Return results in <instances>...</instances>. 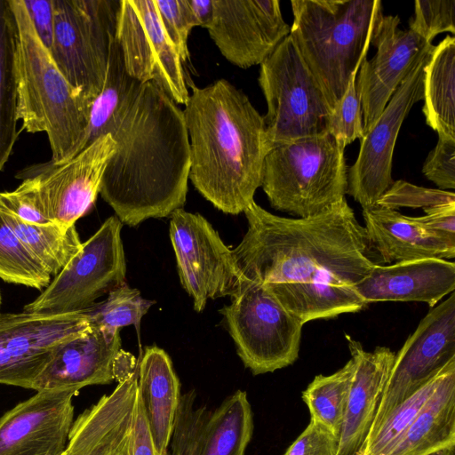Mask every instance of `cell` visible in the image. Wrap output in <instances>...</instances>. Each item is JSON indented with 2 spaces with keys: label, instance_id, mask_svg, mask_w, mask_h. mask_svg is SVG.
<instances>
[{
  "label": "cell",
  "instance_id": "1",
  "mask_svg": "<svg viewBox=\"0 0 455 455\" xmlns=\"http://www.w3.org/2000/svg\"><path fill=\"white\" fill-rule=\"evenodd\" d=\"M232 251L240 273L266 286L303 324L366 307L355 290L375 265L364 228L346 198L308 218L275 215L255 202Z\"/></svg>",
  "mask_w": 455,
  "mask_h": 455
},
{
  "label": "cell",
  "instance_id": "2",
  "mask_svg": "<svg viewBox=\"0 0 455 455\" xmlns=\"http://www.w3.org/2000/svg\"><path fill=\"white\" fill-rule=\"evenodd\" d=\"M109 134L116 149L100 194L120 221L133 227L182 208L190 168L183 110L155 84H141Z\"/></svg>",
  "mask_w": 455,
  "mask_h": 455
},
{
  "label": "cell",
  "instance_id": "3",
  "mask_svg": "<svg viewBox=\"0 0 455 455\" xmlns=\"http://www.w3.org/2000/svg\"><path fill=\"white\" fill-rule=\"evenodd\" d=\"M184 119L188 179L217 209L238 214L254 202L268 152L264 116L240 89L221 78L205 87L188 84Z\"/></svg>",
  "mask_w": 455,
  "mask_h": 455
},
{
  "label": "cell",
  "instance_id": "4",
  "mask_svg": "<svg viewBox=\"0 0 455 455\" xmlns=\"http://www.w3.org/2000/svg\"><path fill=\"white\" fill-rule=\"evenodd\" d=\"M16 28L17 116L22 129L45 132L52 163L66 162L87 145L92 102L58 68L22 0H8Z\"/></svg>",
  "mask_w": 455,
  "mask_h": 455
},
{
  "label": "cell",
  "instance_id": "5",
  "mask_svg": "<svg viewBox=\"0 0 455 455\" xmlns=\"http://www.w3.org/2000/svg\"><path fill=\"white\" fill-rule=\"evenodd\" d=\"M290 36L331 108L369 51L379 0H291Z\"/></svg>",
  "mask_w": 455,
  "mask_h": 455
},
{
  "label": "cell",
  "instance_id": "6",
  "mask_svg": "<svg viewBox=\"0 0 455 455\" xmlns=\"http://www.w3.org/2000/svg\"><path fill=\"white\" fill-rule=\"evenodd\" d=\"M345 148L328 132L271 148L260 186L271 206L308 218L342 201L347 188Z\"/></svg>",
  "mask_w": 455,
  "mask_h": 455
},
{
  "label": "cell",
  "instance_id": "7",
  "mask_svg": "<svg viewBox=\"0 0 455 455\" xmlns=\"http://www.w3.org/2000/svg\"><path fill=\"white\" fill-rule=\"evenodd\" d=\"M258 81L267 106L268 149L327 132L332 109L290 35L260 64Z\"/></svg>",
  "mask_w": 455,
  "mask_h": 455
},
{
  "label": "cell",
  "instance_id": "8",
  "mask_svg": "<svg viewBox=\"0 0 455 455\" xmlns=\"http://www.w3.org/2000/svg\"><path fill=\"white\" fill-rule=\"evenodd\" d=\"M52 4L49 52L72 87L93 103L105 80L119 1L52 0Z\"/></svg>",
  "mask_w": 455,
  "mask_h": 455
},
{
  "label": "cell",
  "instance_id": "9",
  "mask_svg": "<svg viewBox=\"0 0 455 455\" xmlns=\"http://www.w3.org/2000/svg\"><path fill=\"white\" fill-rule=\"evenodd\" d=\"M231 299L220 313L246 368L259 375L298 359L303 323L266 286L245 278Z\"/></svg>",
  "mask_w": 455,
  "mask_h": 455
},
{
  "label": "cell",
  "instance_id": "10",
  "mask_svg": "<svg viewBox=\"0 0 455 455\" xmlns=\"http://www.w3.org/2000/svg\"><path fill=\"white\" fill-rule=\"evenodd\" d=\"M122 226L116 216L107 219L23 311L50 315L83 312L124 284L126 263Z\"/></svg>",
  "mask_w": 455,
  "mask_h": 455
},
{
  "label": "cell",
  "instance_id": "11",
  "mask_svg": "<svg viewBox=\"0 0 455 455\" xmlns=\"http://www.w3.org/2000/svg\"><path fill=\"white\" fill-rule=\"evenodd\" d=\"M115 38L130 76L140 84H155L176 104H187L182 61L163 28L155 0L119 1Z\"/></svg>",
  "mask_w": 455,
  "mask_h": 455
},
{
  "label": "cell",
  "instance_id": "12",
  "mask_svg": "<svg viewBox=\"0 0 455 455\" xmlns=\"http://www.w3.org/2000/svg\"><path fill=\"white\" fill-rule=\"evenodd\" d=\"M170 237L180 283L201 312L209 299L230 296L240 290L245 277L238 270L232 251L199 213L182 208L171 214Z\"/></svg>",
  "mask_w": 455,
  "mask_h": 455
},
{
  "label": "cell",
  "instance_id": "13",
  "mask_svg": "<svg viewBox=\"0 0 455 455\" xmlns=\"http://www.w3.org/2000/svg\"><path fill=\"white\" fill-rule=\"evenodd\" d=\"M90 327L83 312L50 315L0 311V384L33 390L57 351Z\"/></svg>",
  "mask_w": 455,
  "mask_h": 455
},
{
  "label": "cell",
  "instance_id": "14",
  "mask_svg": "<svg viewBox=\"0 0 455 455\" xmlns=\"http://www.w3.org/2000/svg\"><path fill=\"white\" fill-rule=\"evenodd\" d=\"M454 359L455 294L452 292L448 299L431 307L395 355L367 437L375 432L391 411Z\"/></svg>",
  "mask_w": 455,
  "mask_h": 455
},
{
  "label": "cell",
  "instance_id": "15",
  "mask_svg": "<svg viewBox=\"0 0 455 455\" xmlns=\"http://www.w3.org/2000/svg\"><path fill=\"white\" fill-rule=\"evenodd\" d=\"M115 149L113 138L106 134L66 162L34 164L20 170L16 178L31 179L49 220L68 229L93 206Z\"/></svg>",
  "mask_w": 455,
  "mask_h": 455
},
{
  "label": "cell",
  "instance_id": "16",
  "mask_svg": "<svg viewBox=\"0 0 455 455\" xmlns=\"http://www.w3.org/2000/svg\"><path fill=\"white\" fill-rule=\"evenodd\" d=\"M431 52L419 60L373 127L360 139L358 156L347 171V194L363 209L375 205L394 182L392 160L395 141L409 111L423 99L424 67Z\"/></svg>",
  "mask_w": 455,
  "mask_h": 455
},
{
  "label": "cell",
  "instance_id": "17",
  "mask_svg": "<svg viewBox=\"0 0 455 455\" xmlns=\"http://www.w3.org/2000/svg\"><path fill=\"white\" fill-rule=\"evenodd\" d=\"M196 398L194 390L181 395L168 455H245L253 433L246 392L236 390L214 410Z\"/></svg>",
  "mask_w": 455,
  "mask_h": 455
},
{
  "label": "cell",
  "instance_id": "18",
  "mask_svg": "<svg viewBox=\"0 0 455 455\" xmlns=\"http://www.w3.org/2000/svg\"><path fill=\"white\" fill-rule=\"evenodd\" d=\"M399 25L397 15L382 14L371 41L376 53L370 60H363L356 76L363 135L373 127L419 60L435 46L411 29H401Z\"/></svg>",
  "mask_w": 455,
  "mask_h": 455
},
{
  "label": "cell",
  "instance_id": "19",
  "mask_svg": "<svg viewBox=\"0 0 455 455\" xmlns=\"http://www.w3.org/2000/svg\"><path fill=\"white\" fill-rule=\"evenodd\" d=\"M222 56L235 66L260 65L290 35L279 0H212L206 28Z\"/></svg>",
  "mask_w": 455,
  "mask_h": 455
},
{
  "label": "cell",
  "instance_id": "20",
  "mask_svg": "<svg viewBox=\"0 0 455 455\" xmlns=\"http://www.w3.org/2000/svg\"><path fill=\"white\" fill-rule=\"evenodd\" d=\"M73 390H41L0 417V455H45L67 444L74 421Z\"/></svg>",
  "mask_w": 455,
  "mask_h": 455
},
{
  "label": "cell",
  "instance_id": "21",
  "mask_svg": "<svg viewBox=\"0 0 455 455\" xmlns=\"http://www.w3.org/2000/svg\"><path fill=\"white\" fill-rule=\"evenodd\" d=\"M138 370L74 419L61 455H132Z\"/></svg>",
  "mask_w": 455,
  "mask_h": 455
},
{
  "label": "cell",
  "instance_id": "22",
  "mask_svg": "<svg viewBox=\"0 0 455 455\" xmlns=\"http://www.w3.org/2000/svg\"><path fill=\"white\" fill-rule=\"evenodd\" d=\"M365 304L381 301L425 302L430 307L455 290V263L437 258L375 264L355 285Z\"/></svg>",
  "mask_w": 455,
  "mask_h": 455
},
{
  "label": "cell",
  "instance_id": "23",
  "mask_svg": "<svg viewBox=\"0 0 455 455\" xmlns=\"http://www.w3.org/2000/svg\"><path fill=\"white\" fill-rule=\"evenodd\" d=\"M121 350L119 331L90 327L65 343L34 384L33 390L77 391L115 381V361Z\"/></svg>",
  "mask_w": 455,
  "mask_h": 455
},
{
  "label": "cell",
  "instance_id": "24",
  "mask_svg": "<svg viewBox=\"0 0 455 455\" xmlns=\"http://www.w3.org/2000/svg\"><path fill=\"white\" fill-rule=\"evenodd\" d=\"M346 337L355 371L336 455H358L375 419L395 354L387 347L366 351L360 342Z\"/></svg>",
  "mask_w": 455,
  "mask_h": 455
},
{
  "label": "cell",
  "instance_id": "25",
  "mask_svg": "<svg viewBox=\"0 0 455 455\" xmlns=\"http://www.w3.org/2000/svg\"><path fill=\"white\" fill-rule=\"evenodd\" d=\"M363 217L370 247L385 263L455 257V238L429 228L416 217L378 204L363 208Z\"/></svg>",
  "mask_w": 455,
  "mask_h": 455
},
{
  "label": "cell",
  "instance_id": "26",
  "mask_svg": "<svg viewBox=\"0 0 455 455\" xmlns=\"http://www.w3.org/2000/svg\"><path fill=\"white\" fill-rule=\"evenodd\" d=\"M181 395L168 354L156 346L147 347L138 360V395L156 455H168Z\"/></svg>",
  "mask_w": 455,
  "mask_h": 455
},
{
  "label": "cell",
  "instance_id": "27",
  "mask_svg": "<svg viewBox=\"0 0 455 455\" xmlns=\"http://www.w3.org/2000/svg\"><path fill=\"white\" fill-rule=\"evenodd\" d=\"M455 446V360L388 455H428Z\"/></svg>",
  "mask_w": 455,
  "mask_h": 455
},
{
  "label": "cell",
  "instance_id": "28",
  "mask_svg": "<svg viewBox=\"0 0 455 455\" xmlns=\"http://www.w3.org/2000/svg\"><path fill=\"white\" fill-rule=\"evenodd\" d=\"M423 114L438 137L455 139V38L434 46L424 67Z\"/></svg>",
  "mask_w": 455,
  "mask_h": 455
},
{
  "label": "cell",
  "instance_id": "29",
  "mask_svg": "<svg viewBox=\"0 0 455 455\" xmlns=\"http://www.w3.org/2000/svg\"><path fill=\"white\" fill-rule=\"evenodd\" d=\"M16 28L8 0H0V171L18 137Z\"/></svg>",
  "mask_w": 455,
  "mask_h": 455
},
{
  "label": "cell",
  "instance_id": "30",
  "mask_svg": "<svg viewBox=\"0 0 455 455\" xmlns=\"http://www.w3.org/2000/svg\"><path fill=\"white\" fill-rule=\"evenodd\" d=\"M0 213L26 248L56 275L82 247L76 226L63 229L57 224H32L0 210Z\"/></svg>",
  "mask_w": 455,
  "mask_h": 455
},
{
  "label": "cell",
  "instance_id": "31",
  "mask_svg": "<svg viewBox=\"0 0 455 455\" xmlns=\"http://www.w3.org/2000/svg\"><path fill=\"white\" fill-rule=\"evenodd\" d=\"M140 84L126 72L120 48L115 38L102 89L92 106L86 146L98 138L109 134L116 121Z\"/></svg>",
  "mask_w": 455,
  "mask_h": 455
},
{
  "label": "cell",
  "instance_id": "32",
  "mask_svg": "<svg viewBox=\"0 0 455 455\" xmlns=\"http://www.w3.org/2000/svg\"><path fill=\"white\" fill-rule=\"evenodd\" d=\"M355 371L351 358L336 372L317 375L302 393L311 419L339 438L346 411L348 391Z\"/></svg>",
  "mask_w": 455,
  "mask_h": 455
},
{
  "label": "cell",
  "instance_id": "33",
  "mask_svg": "<svg viewBox=\"0 0 455 455\" xmlns=\"http://www.w3.org/2000/svg\"><path fill=\"white\" fill-rule=\"evenodd\" d=\"M449 363L386 416L365 439L358 455H388L437 387Z\"/></svg>",
  "mask_w": 455,
  "mask_h": 455
},
{
  "label": "cell",
  "instance_id": "34",
  "mask_svg": "<svg viewBox=\"0 0 455 455\" xmlns=\"http://www.w3.org/2000/svg\"><path fill=\"white\" fill-rule=\"evenodd\" d=\"M0 278L10 283L44 290L52 276L20 242L0 213Z\"/></svg>",
  "mask_w": 455,
  "mask_h": 455
},
{
  "label": "cell",
  "instance_id": "35",
  "mask_svg": "<svg viewBox=\"0 0 455 455\" xmlns=\"http://www.w3.org/2000/svg\"><path fill=\"white\" fill-rule=\"evenodd\" d=\"M154 303L124 283L109 291L106 299L96 302L83 313L92 327L116 331L123 326L134 325L139 331L142 316Z\"/></svg>",
  "mask_w": 455,
  "mask_h": 455
},
{
  "label": "cell",
  "instance_id": "36",
  "mask_svg": "<svg viewBox=\"0 0 455 455\" xmlns=\"http://www.w3.org/2000/svg\"><path fill=\"white\" fill-rule=\"evenodd\" d=\"M357 73L352 75L345 93L333 107L327 127V132L345 148L363 136L361 102L356 90Z\"/></svg>",
  "mask_w": 455,
  "mask_h": 455
},
{
  "label": "cell",
  "instance_id": "37",
  "mask_svg": "<svg viewBox=\"0 0 455 455\" xmlns=\"http://www.w3.org/2000/svg\"><path fill=\"white\" fill-rule=\"evenodd\" d=\"M411 31L426 42L443 32L455 34V0H417L414 17L410 20Z\"/></svg>",
  "mask_w": 455,
  "mask_h": 455
},
{
  "label": "cell",
  "instance_id": "38",
  "mask_svg": "<svg viewBox=\"0 0 455 455\" xmlns=\"http://www.w3.org/2000/svg\"><path fill=\"white\" fill-rule=\"evenodd\" d=\"M453 192L418 187L403 180L394 181L376 204L396 210L400 207L427 208L454 204Z\"/></svg>",
  "mask_w": 455,
  "mask_h": 455
},
{
  "label": "cell",
  "instance_id": "39",
  "mask_svg": "<svg viewBox=\"0 0 455 455\" xmlns=\"http://www.w3.org/2000/svg\"><path fill=\"white\" fill-rule=\"evenodd\" d=\"M163 28L181 61L189 57L188 40L194 28L187 0H155Z\"/></svg>",
  "mask_w": 455,
  "mask_h": 455
},
{
  "label": "cell",
  "instance_id": "40",
  "mask_svg": "<svg viewBox=\"0 0 455 455\" xmlns=\"http://www.w3.org/2000/svg\"><path fill=\"white\" fill-rule=\"evenodd\" d=\"M0 210L6 211L28 223L41 225L52 223L43 208L31 179L22 180V182L12 191L1 192Z\"/></svg>",
  "mask_w": 455,
  "mask_h": 455
},
{
  "label": "cell",
  "instance_id": "41",
  "mask_svg": "<svg viewBox=\"0 0 455 455\" xmlns=\"http://www.w3.org/2000/svg\"><path fill=\"white\" fill-rule=\"evenodd\" d=\"M422 172L439 189L455 188V139L438 137L436 146L424 162Z\"/></svg>",
  "mask_w": 455,
  "mask_h": 455
},
{
  "label": "cell",
  "instance_id": "42",
  "mask_svg": "<svg viewBox=\"0 0 455 455\" xmlns=\"http://www.w3.org/2000/svg\"><path fill=\"white\" fill-rule=\"evenodd\" d=\"M338 445L337 437L323 427L310 421L284 455H336Z\"/></svg>",
  "mask_w": 455,
  "mask_h": 455
},
{
  "label": "cell",
  "instance_id": "43",
  "mask_svg": "<svg viewBox=\"0 0 455 455\" xmlns=\"http://www.w3.org/2000/svg\"><path fill=\"white\" fill-rule=\"evenodd\" d=\"M44 46L50 50L53 41L54 13L52 0H22Z\"/></svg>",
  "mask_w": 455,
  "mask_h": 455
},
{
  "label": "cell",
  "instance_id": "44",
  "mask_svg": "<svg viewBox=\"0 0 455 455\" xmlns=\"http://www.w3.org/2000/svg\"><path fill=\"white\" fill-rule=\"evenodd\" d=\"M426 215L416 217L429 228L455 238V203L424 210Z\"/></svg>",
  "mask_w": 455,
  "mask_h": 455
},
{
  "label": "cell",
  "instance_id": "45",
  "mask_svg": "<svg viewBox=\"0 0 455 455\" xmlns=\"http://www.w3.org/2000/svg\"><path fill=\"white\" fill-rule=\"evenodd\" d=\"M132 455H156L139 395L132 431Z\"/></svg>",
  "mask_w": 455,
  "mask_h": 455
},
{
  "label": "cell",
  "instance_id": "46",
  "mask_svg": "<svg viewBox=\"0 0 455 455\" xmlns=\"http://www.w3.org/2000/svg\"><path fill=\"white\" fill-rule=\"evenodd\" d=\"M194 27L207 28L212 18V0H187Z\"/></svg>",
  "mask_w": 455,
  "mask_h": 455
},
{
  "label": "cell",
  "instance_id": "47",
  "mask_svg": "<svg viewBox=\"0 0 455 455\" xmlns=\"http://www.w3.org/2000/svg\"><path fill=\"white\" fill-rule=\"evenodd\" d=\"M67 444H57L53 448H52L45 455H61L63 451L65 450Z\"/></svg>",
  "mask_w": 455,
  "mask_h": 455
},
{
  "label": "cell",
  "instance_id": "48",
  "mask_svg": "<svg viewBox=\"0 0 455 455\" xmlns=\"http://www.w3.org/2000/svg\"><path fill=\"white\" fill-rule=\"evenodd\" d=\"M428 455H454V447L446 448V449L430 453Z\"/></svg>",
  "mask_w": 455,
  "mask_h": 455
},
{
  "label": "cell",
  "instance_id": "49",
  "mask_svg": "<svg viewBox=\"0 0 455 455\" xmlns=\"http://www.w3.org/2000/svg\"><path fill=\"white\" fill-rule=\"evenodd\" d=\"M2 305V294H1V291H0V307Z\"/></svg>",
  "mask_w": 455,
  "mask_h": 455
}]
</instances>
